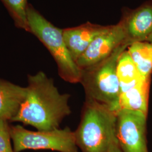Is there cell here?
Returning <instances> with one entry per match:
<instances>
[{
    "instance_id": "6da1fadb",
    "label": "cell",
    "mask_w": 152,
    "mask_h": 152,
    "mask_svg": "<svg viewBox=\"0 0 152 152\" xmlns=\"http://www.w3.org/2000/svg\"><path fill=\"white\" fill-rule=\"evenodd\" d=\"M26 87V98L11 122L31 125L38 131L59 128L63 120L71 114L70 95L61 94L43 72L28 76Z\"/></svg>"
},
{
    "instance_id": "7a4b0ae2",
    "label": "cell",
    "mask_w": 152,
    "mask_h": 152,
    "mask_svg": "<svg viewBox=\"0 0 152 152\" xmlns=\"http://www.w3.org/2000/svg\"><path fill=\"white\" fill-rule=\"evenodd\" d=\"M116 113L86 99L80 124L75 131L76 144L82 152H108L116 138Z\"/></svg>"
},
{
    "instance_id": "3957f363",
    "label": "cell",
    "mask_w": 152,
    "mask_h": 152,
    "mask_svg": "<svg viewBox=\"0 0 152 152\" xmlns=\"http://www.w3.org/2000/svg\"><path fill=\"white\" fill-rule=\"evenodd\" d=\"M130 45H122L109 58L87 69L82 70L80 83L86 99L92 100L117 112L121 94L117 67L120 55Z\"/></svg>"
},
{
    "instance_id": "277c9868",
    "label": "cell",
    "mask_w": 152,
    "mask_h": 152,
    "mask_svg": "<svg viewBox=\"0 0 152 152\" xmlns=\"http://www.w3.org/2000/svg\"><path fill=\"white\" fill-rule=\"evenodd\" d=\"M27 16L29 32L49 50L56 63L60 77L72 83L80 82L82 70L67 49L63 29L55 27L31 5L28 7Z\"/></svg>"
},
{
    "instance_id": "5b68a950",
    "label": "cell",
    "mask_w": 152,
    "mask_h": 152,
    "mask_svg": "<svg viewBox=\"0 0 152 152\" xmlns=\"http://www.w3.org/2000/svg\"><path fill=\"white\" fill-rule=\"evenodd\" d=\"M10 132L14 152L29 149L78 152L75 131H72L69 127L33 131L18 125L10 126Z\"/></svg>"
},
{
    "instance_id": "8992f818",
    "label": "cell",
    "mask_w": 152,
    "mask_h": 152,
    "mask_svg": "<svg viewBox=\"0 0 152 152\" xmlns=\"http://www.w3.org/2000/svg\"><path fill=\"white\" fill-rule=\"evenodd\" d=\"M147 114L120 109L116 113L115 136L123 152H148Z\"/></svg>"
},
{
    "instance_id": "52a82bcc",
    "label": "cell",
    "mask_w": 152,
    "mask_h": 152,
    "mask_svg": "<svg viewBox=\"0 0 152 152\" xmlns=\"http://www.w3.org/2000/svg\"><path fill=\"white\" fill-rule=\"evenodd\" d=\"M129 44L123 22L109 26L94 39L85 52L76 61L82 70L96 65L109 58L122 45ZM130 45V44H129Z\"/></svg>"
},
{
    "instance_id": "ba28073f",
    "label": "cell",
    "mask_w": 152,
    "mask_h": 152,
    "mask_svg": "<svg viewBox=\"0 0 152 152\" xmlns=\"http://www.w3.org/2000/svg\"><path fill=\"white\" fill-rule=\"evenodd\" d=\"M108 28L109 26L104 27L87 23L81 26L63 29L66 46L76 63L94 39Z\"/></svg>"
},
{
    "instance_id": "9c48e42d",
    "label": "cell",
    "mask_w": 152,
    "mask_h": 152,
    "mask_svg": "<svg viewBox=\"0 0 152 152\" xmlns=\"http://www.w3.org/2000/svg\"><path fill=\"white\" fill-rule=\"evenodd\" d=\"M127 41H147L152 33V4H144L131 11L122 20Z\"/></svg>"
},
{
    "instance_id": "30bf717a",
    "label": "cell",
    "mask_w": 152,
    "mask_h": 152,
    "mask_svg": "<svg viewBox=\"0 0 152 152\" xmlns=\"http://www.w3.org/2000/svg\"><path fill=\"white\" fill-rule=\"evenodd\" d=\"M27 94V87L0 79V120H12L16 115Z\"/></svg>"
},
{
    "instance_id": "8fae6325",
    "label": "cell",
    "mask_w": 152,
    "mask_h": 152,
    "mask_svg": "<svg viewBox=\"0 0 152 152\" xmlns=\"http://www.w3.org/2000/svg\"><path fill=\"white\" fill-rule=\"evenodd\" d=\"M151 78H143L120 94V109L148 113ZM119 109V110H120Z\"/></svg>"
},
{
    "instance_id": "7c38bea8",
    "label": "cell",
    "mask_w": 152,
    "mask_h": 152,
    "mask_svg": "<svg viewBox=\"0 0 152 152\" xmlns=\"http://www.w3.org/2000/svg\"><path fill=\"white\" fill-rule=\"evenodd\" d=\"M127 50L141 76L151 78L152 72V44L147 42H135Z\"/></svg>"
},
{
    "instance_id": "4fadbf2b",
    "label": "cell",
    "mask_w": 152,
    "mask_h": 152,
    "mask_svg": "<svg viewBox=\"0 0 152 152\" xmlns=\"http://www.w3.org/2000/svg\"><path fill=\"white\" fill-rule=\"evenodd\" d=\"M117 73L120 82L121 93L127 90L143 78L131 59L127 49L120 55Z\"/></svg>"
},
{
    "instance_id": "5bb4252c",
    "label": "cell",
    "mask_w": 152,
    "mask_h": 152,
    "mask_svg": "<svg viewBox=\"0 0 152 152\" xmlns=\"http://www.w3.org/2000/svg\"><path fill=\"white\" fill-rule=\"evenodd\" d=\"M10 12L17 27L29 32L27 0H1Z\"/></svg>"
},
{
    "instance_id": "9a60e30c",
    "label": "cell",
    "mask_w": 152,
    "mask_h": 152,
    "mask_svg": "<svg viewBox=\"0 0 152 152\" xmlns=\"http://www.w3.org/2000/svg\"><path fill=\"white\" fill-rule=\"evenodd\" d=\"M11 139L7 121L0 120V152H14L11 146Z\"/></svg>"
},
{
    "instance_id": "2e32d148",
    "label": "cell",
    "mask_w": 152,
    "mask_h": 152,
    "mask_svg": "<svg viewBox=\"0 0 152 152\" xmlns=\"http://www.w3.org/2000/svg\"><path fill=\"white\" fill-rule=\"evenodd\" d=\"M108 152H123L118 144L117 138H115L114 141L112 143Z\"/></svg>"
},
{
    "instance_id": "e0dca14e",
    "label": "cell",
    "mask_w": 152,
    "mask_h": 152,
    "mask_svg": "<svg viewBox=\"0 0 152 152\" xmlns=\"http://www.w3.org/2000/svg\"><path fill=\"white\" fill-rule=\"evenodd\" d=\"M147 41L152 44V34L150 35V36L148 38Z\"/></svg>"
}]
</instances>
